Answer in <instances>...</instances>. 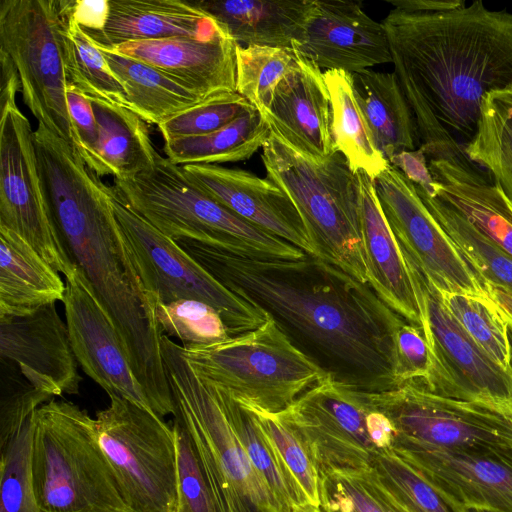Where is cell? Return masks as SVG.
<instances>
[{
	"label": "cell",
	"instance_id": "obj_35",
	"mask_svg": "<svg viewBox=\"0 0 512 512\" xmlns=\"http://www.w3.org/2000/svg\"><path fill=\"white\" fill-rule=\"evenodd\" d=\"M464 153L484 168L512 201V86L483 98L476 132Z\"/></svg>",
	"mask_w": 512,
	"mask_h": 512
},
{
	"label": "cell",
	"instance_id": "obj_28",
	"mask_svg": "<svg viewBox=\"0 0 512 512\" xmlns=\"http://www.w3.org/2000/svg\"><path fill=\"white\" fill-rule=\"evenodd\" d=\"M98 126L95 145L79 154L98 177L124 179L141 173L155 163L157 151L146 122L133 111L90 99Z\"/></svg>",
	"mask_w": 512,
	"mask_h": 512
},
{
	"label": "cell",
	"instance_id": "obj_43",
	"mask_svg": "<svg viewBox=\"0 0 512 512\" xmlns=\"http://www.w3.org/2000/svg\"><path fill=\"white\" fill-rule=\"evenodd\" d=\"M372 469L409 512H453L437 491L392 450H379Z\"/></svg>",
	"mask_w": 512,
	"mask_h": 512
},
{
	"label": "cell",
	"instance_id": "obj_27",
	"mask_svg": "<svg viewBox=\"0 0 512 512\" xmlns=\"http://www.w3.org/2000/svg\"><path fill=\"white\" fill-rule=\"evenodd\" d=\"M240 46L291 48L302 39L314 0L193 1Z\"/></svg>",
	"mask_w": 512,
	"mask_h": 512
},
{
	"label": "cell",
	"instance_id": "obj_23",
	"mask_svg": "<svg viewBox=\"0 0 512 512\" xmlns=\"http://www.w3.org/2000/svg\"><path fill=\"white\" fill-rule=\"evenodd\" d=\"M227 31L212 38L174 37L109 47L182 81L205 99L236 92V49Z\"/></svg>",
	"mask_w": 512,
	"mask_h": 512
},
{
	"label": "cell",
	"instance_id": "obj_18",
	"mask_svg": "<svg viewBox=\"0 0 512 512\" xmlns=\"http://www.w3.org/2000/svg\"><path fill=\"white\" fill-rule=\"evenodd\" d=\"M446 503L512 512V456L462 449H390Z\"/></svg>",
	"mask_w": 512,
	"mask_h": 512
},
{
	"label": "cell",
	"instance_id": "obj_24",
	"mask_svg": "<svg viewBox=\"0 0 512 512\" xmlns=\"http://www.w3.org/2000/svg\"><path fill=\"white\" fill-rule=\"evenodd\" d=\"M428 168L433 179V189L428 193L512 256V201L492 177L465 154L431 158Z\"/></svg>",
	"mask_w": 512,
	"mask_h": 512
},
{
	"label": "cell",
	"instance_id": "obj_46",
	"mask_svg": "<svg viewBox=\"0 0 512 512\" xmlns=\"http://www.w3.org/2000/svg\"><path fill=\"white\" fill-rule=\"evenodd\" d=\"M53 396L31 384L16 364L0 359V448Z\"/></svg>",
	"mask_w": 512,
	"mask_h": 512
},
{
	"label": "cell",
	"instance_id": "obj_12",
	"mask_svg": "<svg viewBox=\"0 0 512 512\" xmlns=\"http://www.w3.org/2000/svg\"><path fill=\"white\" fill-rule=\"evenodd\" d=\"M369 398L393 425L390 449L432 447L512 456L510 418L486 406L442 396L417 383L369 391Z\"/></svg>",
	"mask_w": 512,
	"mask_h": 512
},
{
	"label": "cell",
	"instance_id": "obj_45",
	"mask_svg": "<svg viewBox=\"0 0 512 512\" xmlns=\"http://www.w3.org/2000/svg\"><path fill=\"white\" fill-rule=\"evenodd\" d=\"M255 109L237 92L213 96L158 125L164 141L209 134Z\"/></svg>",
	"mask_w": 512,
	"mask_h": 512
},
{
	"label": "cell",
	"instance_id": "obj_52",
	"mask_svg": "<svg viewBox=\"0 0 512 512\" xmlns=\"http://www.w3.org/2000/svg\"><path fill=\"white\" fill-rule=\"evenodd\" d=\"M1 64V90L0 104L1 112L7 108L17 106L16 94L21 91V83L16 67L10 56L0 50Z\"/></svg>",
	"mask_w": 512,
	"mask_h": 512
},
{
	"label": "cell",
	"instance_id": "obj_49",
	"mask_svg": "<svg viewBox=\"0 0 512 512\" xmlns=\"http://www.w3.org/2000/svg\"><path fill=\"white\" fill-rule=\"evenodd\" d=\"M67 108L74 133L73 147L78 154L91 149L98 138V126L91 100L67 84Z\"/></svg>",
	"mask_w": 512,
	"mask_h": 512
},
{
	"label": "cell",
	"instance_id": "obj_36",
	"mask_svg": "<svg viewBox=\"0 0 512 512\" xmlns=\"http://www.w3.org/2000/svg\"><path fill=\"white\" fill-rule=\"evenodd\" d=\"M414 186L430 213L480 281L512 293V256L493 244L436 196Z\"/></svg>",
	"mask_w": 512,
	"mask_h": 512
},
{
	"label": "cell",
	"instance_id": "obj_39",
	"mask_svg": "<svg viewBox=\"0 0 512 512\" xmlns=\"http://www.w3.org/2000/svg\"><path fill=\"white\" fill-rule=\"evenodd\" d=\"M438 294L446 309L470 338L494 362L510 372L508 324L491 298L439 291Z\"/></svg>",
	"mask_w": 512,
	"mask_h": 512
},
{
	"label": "cell",
	"instance_id": "obj_3",
	"mask_svg": "<svg viewBox=\"0 0 512 512\" xmlns=\"http://www.w3.org/2000/svg\"><path fill=\"white\" fill-rule=\"evenodd\" d=\"M176 243L228 289L283 320L325 354L380 390L393 387L391 330L397 313L368 285L309 255L261 260L188 239Z\"/></svg>",
	"mask_w": 512,
	"mask_h": 512
},
{
	"label": "cell",
	"instance_id": "obj_9",
	"mask_svg": "<svg viewBox=\"0 0 512 512\" xmlns=\"http://www.w3.org/2000/svg\"><path fill=\"white\" fill-rule=\"evenodd\" d=\"M113 210L128 254L153 307L183 299L212 306L231 336L262 325L270 314L224 286L201 264L131 209L114 191Z\"/></svg>",
	"mask_w": 512,
	"mask_h": 512
},
{
	"label": "cell",
	"instance_id": "obj_25",
	"mask_svg": "<svg viewBox=\"0 0 512 512\" xmlns=\"http://www.w3.org/2000/svg\"><path fill=\"white\" fill-rule=\"evenodd\" d=\"M356 174L368 285L395 313L422 327L421 305L407 259L384 215L374 181L362 171Z\"/></svg>",
	"mask_w": 512,
	"mask_h": 512
},
{
	"label": "cell",
	"instance_id": "obj_21",
	"mask_svg": "<svg viewBox=\"0 0 512 512\" xmlns=\"http://www.w3.org/2000/svg\"><path fill=\"white\" fill-rule=\"evenodd\" d=\"M182 168L196 186L236 215L315 257L295 206L273 181L221 165Z\"/></svg>",
	"mask_w": 512,
	"mask_h": 512
},
{
	"label": "cell",
	"instance_id": "obj_51",
	"mask_svg": "<svg viewBox=\"0 0 512 512\" xmlns=\"http://www.w3.org/2000/svg\"><path fill=\"white\" fill-rule=\"evenodd\" d=\"M390 164L402 172L414 185L424 191H432L433 179L428 168V161L420 148L398 154L390 161Z\"/></svg>",
	"mask_w": 512,
	"mask_h": 512
},
{
	"label": "cell",
	"instance_id": "obj_47",
	"mask_svg": "<svg viewBox=\"0 0 512 512\" xmlns=\"http://www.w3.org/2000/svg\"><path fill=\"white\" fill-rule=\"evenodd\" d=\"M391 338L393 387L417 383L427 388L432 378L433 357L423 328L396 314Z\"/></svg>",
	"mask_w": 512,
	"mask_h": 512
},
{
	"label": "cell",
	"instance_id": "obj_26",
	"mask_svg": "<svg viewBox=\"0 0 512 512\" xmlns=\"http://www.w3.org/2000/svg\"><path fill=\"white\" fill-rule=\"evenodd\" d=\"M105 29L88 33L105 47L174 37L212 38L227 31L193 1L109 0Z\"/></svg>",
	"mask_w": 512,
	"mask_h": 512
},
{
	"label": "cell",
	"instance_id": "obj_42",
	"mask_svg": "<svg viewBox=\"0 0 512 512\" xmlns=\"http://www.w3.org/2000/svg\"><path fill=\"white\" fill-rule=\"evenodd\" d=\"M0 450V512H41L32 477V417Z\"/></svg>",
	"mask_w": 512,
	"mask_h": 512
},
{
	"label": "cell",
	"instance_id": "obj_33",
	"mask_svg": "<svg viewBox=\"0 0 512 512\" xmlns=\"http://www.w3.org/2000/svg\"><path fill=\"white\" fill-rule=\"evenodd\" d=\"M212 387L233 423L251 463L275 497L282 511L316 512L255 415L225 392L214 386Z\"/></svg>",
	"mask_w": 512,
	"mask_h": 512
},
{
	"label": "cell",
	"instance_id": "obj_34",
	"mask_svg": "<svg viewBox=\"0 0 512 512\" xmlns=\"http://www.w3.org/2000/svg\"><path fill=\"white\" fill-rule=\"evenodd\" d=\"M323 77L331 103V133L337 151L356 174L364 172L373 181L390 165L376 148L356 101L351 74L327 70Z\"/></svg>",
	"mask_w": 512,
	"mask_h": 512
},
{
	"label": "cell",
	"instance_id": "obj_31",
	"mask_svg": "<svg viewBox=\"0 0 512 512\" xmlns=\"http://www.w3.org/2000/svg\"><path fill=\"white\" fill-rule=\"evenodd\" d=\"M96 45L122 83L127 94L129 110L146 123L158 126L207 100L182 81L154 66L117 53L98 43Z\"/></svg>",
	"mask_w": 512,
	"mask_h": 512
},
{
	"label": "cell",
	"instance_id": "obj_58",
	"mask_svg": "<svg viewBox=\"0 0 512 512\" xmlns=\"http://www.w3.org/2000/svg\"><path fill=\"white\" fill-rule=\"evenodd\" d=\"M392 495V494H391ZM393 496V495H392ZM396 499V498H395ZM397 500V499H396ZM398 501V500H397ZM399 502V501H398ZM399 512H409L400 502H399Z\"/></svg>",
	"mask_w": 512,
	"mask_h": 512
},
{
	"label": "cell",
	"instance_id": "obj_38",
	"mask_svg": "<svg viewBox=\"0 0 512 512\" xmlns=\"http://www.w3.org/2000/svg\"><path fill=\"white\" fill-rule=\"evenodd\" d=\"M296 60L291 48L238 45L236 92L266 118L277 86Z\"/></svg>",
	"mask_w": 512,
	"mask_h": 512
},
{
	"label": "cell",
	"instance_id": "obj_15",
	"mask_svg": "<svg viewBox=\"0 0 512 512\" xmlns=\"http://www.w3.org/2000/svg\"><path fill=\"white\" fill-rule=\"evenodd\" d=\"M0 226L24 239L66 276L75 266L49 215L34 145V130L18 106L1 112Z\"/></svg>",
	"mask_w": 512,
	"mask_h": 512
},
{
	"label": "cell",
	"instance_id": "obj_6",
	"mask_svg": "<svg viewBox=\"0 0 512 512\" xmlns=\"http://www.w3.org/2000/svg\"><path fill=\"white\" fill-rule=\"evenodd\" d=\"M31 466L41 512H132L95 418L70 401L52 399L34 412Z\"/></svg>",
	"mask_w": 512,
	"mask_h": 512
},
{
	"label": "cell",
	"instance_id": "obj_41",
	"mask_svg": "<svg viewBox=\"0 0 512 512\" xmlns=\"http://www.w3.org/2000/svg\"><path fill=\"white\" fill-rule=\"evenodd\" d=\"M320 512H394L370 469L319 472Z\"/></svg>",
	"mask_w": 512,
	"mask_h": 512
},
{
	"label": "cell",
	"instance_id": "obj_17",
	"mask_svg": "<svg viewBox=\"0 0 512 512\" xmlns=\"http://www.w3.org/2000/svg\"><path fill=\"white\" fill-rule=\"evenodd\" d=\"M65 280L66 324L82 370L109 397L118 396L151 411L121 337L84 273L75 264Z\"/></svg>",
	"mask_w": 512,
	"mask_h": 512
},
{
	"label": "cell",
	"instance_id": "obj_22",
	"mask_svg": "<svg viewBox=\"0 0 512 512\" xmlns=\"http://www.w3.org/2000/svg\"><path fill=\"white\" fill-rule=\"evenodd\" d=\"M290 147L321 161L337 152L331 133V103L323 72L297 54L281 80L265 118Z\"/></svg>",
	"mask_w": 512,
	"mask_h": 512
},
{
	"label": "cell",
	"instance_id": "obj_32",
	"mask_svg": "<svg viewBox=\"0 0 512 512\" xmlns=\"http://www.w3.org/2000/svg\"><path fill=\"white\" fill-rule=\"evenodd\" d=\"M270 135L268 121L252 109L209 134L164 141L163 150L166 158L176 165H220L247 160L263 147Z\"/></svg>",
	"mask_w": 512,
	"mask_h": 512
},
{
	"label": "cell",
	"instance_id": "obj_57",
	"mask_svg": "<svg viewBox=\"0 0 512 512\" xmlns=\"http://www.w3.org/2000/svg\"><path fill=\"white\" fill-rule=\"evenodd\" d=\"M510 372L512 373V339L510 341ZM510 420L512 422V415L510 417Z\"/></svg>",
	"mask_w": 512,
	"mask_h": 512
},
{
	"label": "cell",
	"instance_id": "obj_13",
	"mask_svg": "<svg viewBox=\"0 0 512 512\" xmlns=\"http://www.w3.org/2000/svg\"><path fill=\"white\" fill-rule=\"evenodd\" d=\"M404 251V250H403ZM420 300L423 330L433 357L426 389L512 415V373L494 362L463 330L437 289L404 251Z\"/></svg>",
	"mask_w": 512,
	"mask_h": 512
},
{
	"label": "cell",
	"instance_id": "obj_5",
	"mask_svg": "<svg viewBox=\"0 0 512 512\" xmlns=\"http://www.w3.org/2000/svg\"><path fill=\"white\" fill-rule=\"evenodd\" d=\"M113 189L131 209L174 241L188 239L261 260L307 256L213 199L187 177L182 166L159 153L152 167L115 179Z\"/></svg>",
	"mask_w": 512,
	"mask_h": 512
},
{
	"label": "cell",
	"instance_id": "obj_50",
	"mask_svg": "<svg viewBox=\"0 0 512 512\" xmlns=\"http://www.w3.org/2000/svg\"><path fill=\"white\" fill-rule=\"evenodd\" d=\"M60 12L71 17L84 31L99 33L109 17V0H58Z\"/></svg>",
	"mask_w": 512,
	"mask_h": 512
},
{
	"label": "cell",
	"instance_id": "obj_19",
	"mask_svg": "<svg viewBox=\"0 0 512 512\" xmlns=\"http://www.w3.org/2000/svg\"><path fill=\"white\" fill-rule=\"evenodd\" d=\"M293 50L326 71L353 74L392 63L383 22L371 18L356 1L314 0L303 37Z\"/></svg>",
	"mask_w": 512,
	"mask_h": 512
},
{
	"label": "cell",
	"instance_id": "obj_53",
	"mask_svg": "<svg viewBox=\"0 0 512 512\" xmlns=\"http://www.w3.org/2000/svg\"><path fill=\"white\" fill-rule=\"evenodd\" d=\"M368 432L377 450L391 448L394 439L393 425L390 419L375 406L368 415Z\"/></svg>",
	"mask_w": 512,
	"mask_h": 512
},
{
	"label": "cell",
	"instance_id": "obj_1",
	"mask_svg": "<svg viewBox=\"0 0 512 512\" xmlns=\"http://www.w3.org/2000/svg\"><path fill=\"white\" fill-rule=\"evenodd\" d=\"M383 24L420 149L429 159L465 154L483 98L512 86V13L478 0L446 12L393 8Z\"/></svg>",
	"mask_w": 512,
	"mask_h": 512
},
{
	"label": "cell",
	"instance_id": "obj_40",
	"mask_svg": "<svg viewBox=\"0 0 512 512\" xmlns=\"http://www.w3.org/2000/svg\"><path fill=\"white\" fill-rule=\"evenodd\" d=\"M154 312L160 333L179 339L183 348L210 346L232 337L218 311L199 300L159 303Z\"/></svg>",
	"mask_w": 512,
	"mask_h": 512
},
{
	"label": "cell",
	"instance_id": "obj_16",
	"mask_svg": "<svg viewBox=\"0 0 512 512\" xmlns=\"http://www.w3.org/2000/svg\"><path fill=\"white\" fill-rule=\"evenodd\" d=\"M374 186L399 244L439 292L489 297L485 285L402 172L390 164L374 180Z\"/></svg>",
	"mask_w": 512,
	"mask_h": 512
},
{
	"label": "cell",
	"instance_id": "obj_8",
	"mask_svg": "<svg viewBox=\"0 0 512 512\" xmlns=\"http://www.w3.org/2000/svg\"><path fill=\"white\" fill-rule=\"evenodd\" d=\"M196 374L242 407L280 413L329 372L298 348L272 316L259 327L204 347L183 348Z\"/></svg>",
	"mask_w": 512,
	"mask_h": 512
},
{
	"label": "cell",
	"instance_id": "obj_20",
	"mask_svg": "<svg viewBox=\"0 0 512 512\" xmlns=\"http://www.w3.org/2000/svg\"><path fill=\"white\" fill-rule=\"evenodd\" d=\"M0 359L16 364L31 384L53 397L79 393L77 359L55 303L28 316L0 318Z\"/></svg>",
	"mask_w": 512,
	"mask_h": 512
},
{
	"label": "cell",
	"instance_id": "obj_56",
	"mask_svg": "<svg viewBox=\"0 0 512 512\" xmlns=\"http://www.w3.org/2000/svg\"><path fill=\"white\" fill-rule=\"evenodd\" d=\"M453 512H501L486 508H466L455 503H447Z\"/></svg>",
	"mask_w": 512,
	"mask_h": 512
},
{
	"label": "cell",
	"instance_id": "obj_7",
	"mask_svg": "<svg viewBox=\"0 0 512 512\" xmlns=\"http://www.w3.org/2000/svg\"><path fill=\"white\" fill-rule=\"evenodd\" d=\"M173 420L187 432L218 512H283L251 463L213 387L185 359L182 346L161 335Z\"/></svg>",
	"mask_w": 512,
	"mask_h": 512
},
{
	"label": "cell",
	"instance_id": "obj_2",
	"mask_svg": "<svg viewBox=\"0 0 512 512\" xmlns=\"http://www.w3.org/2000/svg\"><path fill=\"white\" fill-rule=\"evenodd\" d=\"M34 145L44 199L64 247L115 325L151 412L173 414L162 334L114 214L113 187L43 124L34 130Z\"/></svg>",
	"mask_w": 512,
	"mask_h": 512
},
{
	"label": "cell",
	"instance_id": "obj_54",
	"mask_svg": "<svg viewBox=\"0 0 512 512\" xmlns=\"http://www.w3.org/2000/svg\"><path fill=\"white\" fill-rule=\"evenodd\" d=\"M395 8L411 12H446L466 6L463 0H391Z\"/></svg>",
	"mask_w": 512,
	"mask_h": 512
},
{
	"label": "cell",
	"instance_id": "obj_29",
	"mask_svg": "<svg viewBox=\"0 0 512 512\" xmlns=\"http://www.w3.org/2000/svg\"><path fill=\"white\" fill-rule=\"evenodd\" d=\"M66 284L24 239L0 226V318L31 315L63 301Z\"/></svg>",
	"mask_w": 512,
	"mask_h": 512
},
{
	"label": "cell",
	"instance_id": "obj_37",
	"mask_svg": "<svg viewBox=\"0 0 512 512\" xmlns=\"http://www.w3.org/2000/svg\"><path fill=\"white\" fill-rule=\"evenodd\" d=\"M61 15L64 21L63 54L67 84L89 99L129 109L125 89L103 52L71 17Z\"/></svg>",
	"mask_w": 512,
	"mask_h": 512
},
{
	"label": "cell",
	"instance_id": "obj_10",
	"mask_svg": "<svg viewBox=\"0 0 512 512\" xmlns=\"http://www.w3.org/2000/svg\"><path fill=\"white\" fill-rule=\"evenodd\" d=\"M96 414L98 440L132 512H178L173 426L133 402L111 396Z\"/></svg>",
	"mask_w": 512,
	"mask_h": 512
},
{
	"label": "cell",
	"instance_id": "obj_44",
	"mask_svg": "<svg viewBox=\"0 0 512 512\" xmlns=\"http://www.w3.org/2000/svg\"><path fill=\"white\" fill-rule=\"evenodd\" d=\"M247 410L255 415L269 436L311 507L320 512L319 471L301 438L277 413Z\"/></svg>",
	"mask_w": 512,
	"mask_h": 512
},
{
	"label": "cell",
	"instance_id": "obj_11",
	"mask_svg": "<svg viewBox=\"0 0 512 512\" xmlns=\"http://www.w3.org/2000/svg\"><path fill=\"white\" fill-rule=\"evenodd\" d=\"M63 25L56 0L0 3V50L10 56L16 67L24 104L38 123L73 146Z\"/></svg>",
	"mask_w": 512,
	"mask_h": 512
},
{
	"label": "cell",
	"instance_id": "obj_48",
	"mask_svg": "<svg viewBox=\"0 0 512 512\" xmlns=\"http://www.w3.org/2000/svg\"><path fill=\"white\" fill-rule=\"evenodd\" d=\"M177 442L178 512H218L193 444L183 426L173 420Z\"/></svg>",
	"mask_w": 512,
	"mask_h": 512
},
{
	"label": "cell",
	"instance_id": "obj_14",
	"mask_svg": "<svg viewBox=\"0 0 512 512\" xmlns=\"http://www.w3.org/2000/svg\"><path fill=\"white\" fill-rule=\"evenodd\" d=\"M374 408L365 391L329 372L277 413L301 438L318 471L370 469L376 453L368 432Z\"/></svg>",
	"mask_w": 512,
	"mask_h": 512
},
{
	"label": "cell",
	"instance_id": "obj_4",
	"mask_svg": "<svg viewBox=\"0 0 512 512\" xmlns=\"http://www.w3.org/2000/svg\"><path fill=\"white\" fill-rule=\"evenodd\" d=\"M268 179L291 199L315 257L362 284L368 273L361 235L360 187L339 151L321 161L290 147L276 132L262 147Z\"/></svg>",
	"mask_w": 512,
	"mask_h": 512
},
{
	"label": "cell",
	"instance_id": "obj_30",
	"mask_svg": "<svg viewBox=\"0 0 512 512\" xmlns=\"http://www.w3.org/2000/svg\"><path fill=\"white\" fill-rule=\"evenodd\" d=\"M354 95L376 148L390 161L421 146L413 112L394 72L351 74Z\"/></svg>",
	"mask_w": 512,
	"mask_h": 512
},
{
	"label": "cell",
	"instance_id": "obj_55",
	"mask_svg": "<svg viewBox=\"0 0 512 512\" xmlns=\"http://www.w3.org/2000/svg\"><path fill=\"white\" fill-rule=\"evenodd\" d=\"M484 284L488 296L495 303L497 310L512 330V293L491 283Z\"/></svg>",
	"mask_w": 512,
	"mask_h": 512
}]
</instances>
